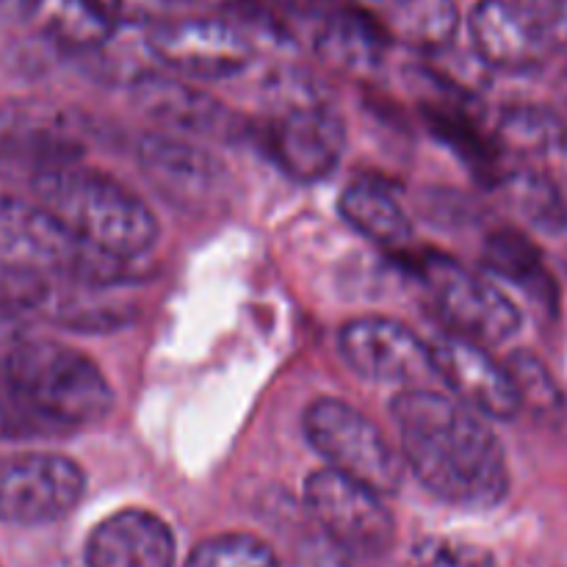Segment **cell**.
I'll list each match as a JSON object with an SVG mask.
<instances>
[{"mask_svg": "<svg viewBox=\"0 0 567 567\" xmlns=\"http://www.w3.org/2000/svg\"><path fill=\"white\" fill-rule=\"evenodd\" d=\"M391 413L408 471L432 496L474 513L498 507L507 498V454L485 415L426 388L399 393Z\"/></svg>", "mask_w": 567, "mask_h": 567, "instance_id": "obj_1", "label": "cell"}, {"mask_svg": "<svg viewBox=\"0 0 567 567\" xmlns=\"http://www.w3.org/2000/svg\"><path fill=\"white\" fill-rule=\"evenodd\" d=\"M31 192L86 247L122 264L147 255L158 238L150 205L125 183L83 166V161L42 172L31 181Z\"/></svg>", "mask_w": 567, "mask_h": 567, "instance_id": "obj_2", "label": "cell"}, {"mask_svg": "<svg viewBox=\"0 0 567 567\" xmlns=\"http://www.w3.org/2000/svg\"><path fill=\"white\" fill-rule=\"evenodd\" d=\"M3 385L44 432L92 426L114 410V391L89 354L59 341H17Z\"/></svg>", "mask_w": 567, "mask_h": 567, "instance_id": "obj_3", "label": "cell"}, {"mask_svg": "<svg viewBox=\"0 0 567 567\" xmlns=\"http://www.w3.org/2000/svg\"><path fill=\"white\" fill-rule=\"evenodd\" d=\"M127 264L86 247L39 199L0 192V275L22 280H122Z\"/></svg>", "mask_w": 567, "mask_h": 567, "instance_id": "obj_4", "label": "cell"}, {"mask_svg": "<svg viewBox=\"0 0 567 567\" xmlns=\"http://www.w3.org/2000/svg\"><path fill=\"white\" fill-rule=\"evenodd\" d=\"M404 260L424 288L432 310L446 324V332L487 349L502 347L518 336L524 324L518 305L480 271L437 249H410Z\"/></svg>", "mask_w": 567, "mask_h": 567, "instance_id": "obj_5", "label": "cell"}, {"mask_svg": "<svg viewBox=\"0 0 567 567\" xmlns=\"http://www.w3.org/2000/svg\"><path fill=\"white\" fill-rule=\"evenodd\" d=\"M305 437L327 463L382 496H393L402 487L404 463L402 449L388 441L385 432L343 399L321 396L308 404L302 415Z\"/></svg>", "mask_w": 567, "mask_h": 567, "instance_id": "obj_6", "label": "cell"}, {"mask_svg": "<svg viewBox=\"0 0 567 567\" xmlns=\"http://www.w3.org/2000/svg\"><path fill=\"white\" fill-rule=\"evenodd\" d=\"M266 153L288 177L319 183L336 172L347 150L341 114L313 92L286 94L260 127Z\"/></svg>", "mask_w": 567, "mask_h": 567, "instance_id": "obj_7", "label": "cell"}, {"mask_svg": "<svg viewBox=\"0 0 567 567\" xmlns=\"http://www.w3.org/2000/svg\"><path fill=\"white\" fill-rule=\"evenodd\" d=\"M382 493L336 468H321L305 482V507L327 537L354 557L374 559L391 551L396 524Z\"/></svg>", "mask_w": 567, "mask_h": 567, "instance_id": "obj_8", "label": "cell"}, {"mask_svg": "<svg viewBox=\"0 0 567 567\" xmlns=\"http://www.w3.org/2000/svg\"><path fill=\"white\" fill-rule=\"evenodd\" d=\"M83 493L86 474L64 454L17 452L0 457V524H53L81 504Z\"/></svg>", "mask_w": 567, "mask_h": 567, "instance_id": "obj_9", "label": "cell"}, {"mask_svg": "<svg viewBox=\"0 0 567 567\" xmlns=\"http://www.w3.org/2000/svg\"><path fill=\"white\" fill-rule=\"evenodd\" d=\"M147 48L166 70L192 81H225L252 64L255 44L221 17H166L147 31Z\"/></svg>", "mask_w": 567, "mask_h": 567, "instance_id": "obj_10", "label": "cell"}, {"mask_svg": "<svg viewBox=\"0 0 567 567\" xmlns=\"http://www.w3.org/2000/svg\"><path fill=\"white\" fill-rule=\"evenodd\" d=\"M136 161L144 181L172 208L208 214L227 197L225 164L194 138L166 131L144 133L136 144Z\"/></svg>", "mask_w": 567, "mask_h": 567, "instance_id": "obj_11", "label": "cell"}, {"mask_svg": "<svg viewBox=\"0 0 567 567\" xmlns=\"http://www.w3.org/2000/svg\"><path fill=\"white\" fill-rule=\"evenodd\" d=\"M338 349L354 374L380 385L415 388L435 377L430 341L391 316H358L347 321L338 336Z\"/></svg>", "mask_w": 567, "mask_h": 567, "instance_id": "obj_12", "label": "cell"}, {"mask_svg": "<svg viewBox=\"0 0 567 567\" xmlns=\"http://www.w3.org/2000/svg\"><path fill=\"white\" fill-rule=\"evenodd\" d=\"M83 161L81 127L48 105L0 109V177H25Z\"/></svg>", "mask_w": 567, "mask_h": 567, "instance_id": "obj_13", "label": "cell"}, {"mask_svg": "<svg viewBox=\"0 0 567 567\" xmlns=\"http://www.w3.org/2000/svg\"><path fill=\"white\" fill-rule=\"evenodd\" d=\"M133 103L147 120L166 133L186 138H210V142H238L252 127L244 125L236 111L194 83L177 81L161 72H142L133 78Z\"/></svg>", "mask_w": 567, "mask_h": 567, "instance_id": "obj_14", "label": "cell"}, {"mask_svg": "<svg viewBox=\"0 0 567 567\" xmlns=\"http://www.w3.org/2000/svg\"><path fill=\"white\" fill-rule=\"evenodd\" d=\"M430 347L435 377H441L454 399L496 421H509L524 410L513 371L507 363H498L491 349L454 332L432 338Z\"/></svg>", "mask_w": 567, "mask_h": 567, "instance_id": "obj_15", "label": "cell"}, {"mask_svg": "<svg viewBox=\"0 0 567 567\" xmlns=\"http://www.w3.org/2000/svg\"><path fill=\"white\" fill-rule=\"evenodd\" d=\"M468 37L476 59L498 72H529L554 50L520 0H480L468 11Z\"/></svg>", "mask_w": 567, "mask_h": 567, "instance_id": "obj_16", "label": "cell"}, {"mask_svg": "<svg viewBox=\"0 0 567 567\" xmlns=\"http://www.w3.org/2000/svg\"><path fill=\"white\" fill-rule=\"evenodd\" d=\"M177 543L166 520L147 509H120L92 529L89 567H175Z\"/></svg>", "mask_w": 567, "mask_h": 567, "instance_id": "obj_17", "label": "cell"}, {"mask_svg": "<svg viewBox=\"0 0 567 567\" xmlns=\"http://www.w3.org/2000/svg\"><path fill=\"white\" fill-rule=\"evenodd\" d=\"M338 210L354 233L385 252L404 258L413 249V221L393 183L377 175L354 177L338 197Z\"/></svg>", "mask_w": 567, "mask_h": 567, "instance_id": "obj_18", "label": "cell"}, {"mask_svg": "<svg viewBox=\"0 0 567 567\" xmlns=\"http://www.w3.org/2000/svg\"><path fill=\"white\" fill-rule=\"evenodd\" d=\"M391 42L380 17L349 3L319 14L313 33L321 59L352 75H371L380 70Z\"/></svg>", "mask_w": 567, "mask_h": 567, "instance_id": "obj_19", "label": "cell"}, {"mask_svg": "<svg viewBox=\"0 0 567 567\" xmlns=\"http://www.w3.org/2000/svg\"><path fill=\"white\" fill-rule=\"evenodd\" d=\"M22 17L44 42L64 53H97L116 33L94 0H22Z\"/></svg>", "mask_w": 567, "mask_h": 567, "instance_id": "obj_20", "label": "cell"}, {"mask_svg": "<svg viewBox=\"0 0 567 567\" xmlns=\"http://www.w3.org/2000/svg\"><path fill=\"white\" fill-rule=\"evenodd\" d=\"M482 264L493 277L520 288L535 302L546 308H554L557 302V286H554L551 271L546 269V258L526 233L515 227L493 230L482 247Z\"/></svg>", "mask_w": 567, "mask_h": 567, "instance_id": "obj_21", "label": "cell"}, {"mask_svg": "<svg viewBox=\"0 0 567 567\" xmlns=\"http://www.w3.org/2000/svg\"><path fill=\"white\" fill-rule=\"evenodd\" d=\"M377 17L393 42L430 55L452 48L460 31L454 0H382Z\"/></svg>", "mask_w": 567, "mask_h": 567, "instance_id": "obj_22", "label": "cell"}, {"mask_svg": "<svg viewBox=\"0 0 567 567\" xmlns=\"http://www.w3.org/2000/svg\"><path fill=\"white\" fill-rule=\"evenodd\" d=\"M183 567H280V559L260 537L227 532L197 543Z\"/></svg>", "mask_w": 567, "mask_h": 567, "instance_id": "obj_23", "label": "cell"}, {"mask_svg": "<svg viewBox=\"0 0 567 567\" xmlns=\"http://www.w3.org/2000/svg\"><path fill=\"white\" fill-rule=\"evenodd\" d=\"M408 567H496L491 551L454 537H426L410 548Z\"/></svg>", "mask_w": 567, "mask_h": 567, "instance_id": "obj_24", "label": "cell"}, {"mask_svg": "<svg viewBox=\"0 0 567 567\" xmlns=\"http://www.w3.org/2000/svg\"><path fill=\"white\" fill-rule=\"evenodd\" d=\"M507 369L513 371V380L518 385L520 399H524V408H551L559 402V388L554 382L551 371L546 369L540 358L529 352H518L507 360Z\"/></svg>", "mask_w": 567, "mask_h": 567, "instance_id": "obj_25", "label": "cell"}, {"mask_svg": "<svg viewBox=\"0 0 567 567\" xmlns=\"http://www.w3.org/2000/svg\"><path fill=\"white\" fill-rule=\"evenodd\" d=\"M116 28H155L172 17L175 0H94Z\"/></svg>", "mask_w": 567, "mask_h": 567, "instance_id": "obj_26", "label": "cell"}, {"mask_svg": "<svg viewBox=\"0 0 567 567\" xmlns=\"http://www.w3.org/2000/svg\"><path fill=\"white\" fill-rule=\"evenodd\" d=\"M520 3L546 31L554 50L567 48V0H520Z\"/></svg>", "mask_w": 567, "mask_h": 567, "instance_id": "obj_27", "label": "cell"}, {"mask_svg": "<svg viewBox=\"0 0 567 567\" xmlns=\"http://www.w3.org/2000/svg\"><path fill=\"white\" fill-rule=\"evenodd\" d=\"M17 341H22V336H20V327H17L14 321V313L0 310V365H3V360L9 358L11 349L17 347Z\"/></svg>", "mask_w": 567, "mask_h": 567, "instance_id": "obj_28", "label": "cell"}, {"mask_svg": "<svg viewBox=\"0 0 567 567\" xmlns=\"http://www.w3.org/2000/svg\"><path fill=\"white\" fill-rule=\"evenodd\" d=\"M291 3L302 6V9L313 11V14L319 17V14H327V11L338 9V6H343V0H291Z\"/></svg>", "mask_w": 567, "mask_h": 567, "instance_id": "obj_29", "label": "cell"}, {"mask_svg": "<svg viewBox=\"0 0 567 567\" xmlns=\"http://www.w3.org/2000/svg\"><path fill=\"white\" fill-rule=\"evenodd\" d=\"M17 299L14 297H9V293H0V310H9V313H14V308H17Z\"/></svg>", "mask_w": 567, "mask_h": 567, "instance_id": "obj_30", "label": "cell"}, {"mask_svg": "<svg viewBox=\"0 0 567 567\" xmlns=\"http://www.w3.org/2000/svg\"><path fill=\"white\" fill-rule=\"evenodd\" d=\"M365 3H382V0H365Z\"/></svg>", "mask_w": 567, "mask_h": 567, "instance_id": "obj_31", "label": "cell"}, {"mask_svg": "<svg viewBox=\"0 0 567 567\" xmlns=\"http://www.w3.org/2000/svg\"><path fill=\"white\" fill-rule=\"evenodd\" d=\"M247 3H255V0H247Z\"/></svg>", "mask_w": 567, "mask_h": 567, "instance_id": "obj_32", "label": "cell"}, {"mask_svg": "<svg viewBox=\"0 0 567 567\" xmlns=\"http://www.w3.org/2000/svg\"><path fill=\"white\" fill-rule=\"evenodd\" d=\"M565 264H567V260H565Z\"/></svg>", "mask_w": 567, "mask_h": 567, "instance_id": "obj_33", "label": "cell"}]
</instances>
